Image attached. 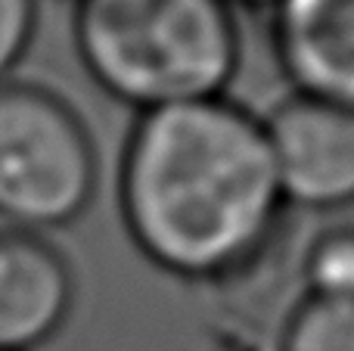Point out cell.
<instances>
[{
	"mask_svg": "<svg viewBox=\"0 0 354 351\" xmlns=\"http://www.w3.org/2000/svg\"><path fill=\"white\" fill-rule=\"evenodd\" d=\"M118 211L137 252L168 277L252 280L289 215L264 118L233 97L137 115L118 165Z\"/></svg>",
	"mask_w": 354,
	"mask_h": 351,
	"instance_id": "obj_1",
	"label": "cell"
},
{
	"mask_svg": "<svg viewBox=\"0 0 354 351\" xmlns=\"http://www.w3.org/2000/svg\"><path fill=\"white\" fill-rule=\"evenodd\" d=\"M72 35L93 84L137 115L230 97L243 66L227 0H75Z\"/></svg>",
	"mask_w": 354,
	"mask_h": 351,
	"instance_id": "obj_2",
	"label": "cell"
},
{
	"mask_svg": "<svg viewBox=\"0 0 354 351\" xmlns=\"http://www.w3.org/2000/svg\"><path fill=\"white\" fill-rule=\"evenodd\" d=\"M100 187V155L84 118L56 91L31 81L0 84V221L47 236L87 215Z\"/></svg>",
	"mask_w": 354,
	"mask_h": 351,
	"instance_id": "obj_3",
	"label": "cell"
},
{
	"mask_svg": "<svg viewBox=\"0 0 354 351\" xmlns=\"http://www.w3.org/2000/svg\"><path fill=\"white\" fill-rule=\"evenodd\" d=\"M264 118L277 180L289 209L342 211L354 205V109L289 93Z\"/></svg>",
	"mask_w": 354,
	"mask_h": 351,
	"instance_id": "obj_4",
	"label": "cell"
},
{
	"mask_svg": "<svg viewBox=\"0 0 354 351\" xmlns=\"http://www.w3.org/2000/svg\"><path fill=\"white\" fill-rule=\"evenodd\" d=\"M75 308L66 255L37 234L0 230V351H37L59 336Z\"/></svg>",
	"mask_w": 354,
	"mask_h": 351,
	"instance_id": "obj_5",
	"label": "cell"
},
{
	"mask_svg": "<svg viewBox=\"0 0 354 351\" xmlns=\"http://www.w3.org/2000/svg\"><path fill=\"white\" fill-rule=\"evenodd\" d=\"M270 47L292 93L354 109V0H280Z\"/></svg>",
	"mask_w": 354,
	"mask_h": 351,
	"instance_id": "obj_6",
	"label": "cell"
},
{
	"mask_svg": "<svg viewBox=\"0 0 354 351\" xmlns=\"http://www.w3.org/2000/svg\"><path fill=\"white\" fill-rule=\"evenodd\" d=\"M277 351H354V302L301 296L283 317Z\"/></svg>",
	"mask_w": 354,
	"mask_h": 351,
	"instance_id": "obj_7",
	"label": "cell"
},
{
	"mask_svg": "<svg viewBox=\"0 0 354 351\" xmlns=\"http://www.w3.org/2000/svg\"><path fill=\"white\" fill-rule=\"evenodd\" d=\"M301 296L354 302V224L324 227L301 252Z\"/></svg>",
	"mask_w": 354,
	"mask_h": 351,
	"instance_id": "obj_8",
	"label": "cell"
},
{
	"mask_svg": "<svg viewBox=\"0 0 354 351\" xmlns=\"http://www.w3.org/2000/svg\"><path fill=\"white\" fill-rule=\"evenodd\" d=\"M37 31V0H0V84L31 50Z\"/></svg>",
	"mask_w": 354,
	"mask_h": 351,
	"instance_id": "obj_9",
	"label": "cell"
},
{
	"mask_svg": "<svg viewBox=\"0 0 354 351\" xmlns=\"http://www.w3.org/2000/svg\"><path fill=\"white\" fill-rule=\"evenodd\" d=\"M227 3L233 6V10H239V6H252V10H274L280 0H227Z\"/></svg>",
	"mask_w": 354,
	"mask_h": 351,
	"instance_id": "obj_10",
	"label": "cell"
}]
</instances>
